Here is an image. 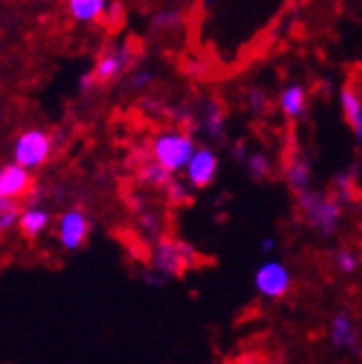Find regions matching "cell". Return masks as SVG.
Wrapping results in <instances>:
<instances>
[{"mask_svg":"<svg viewBox=\"0 0 362 364\" xmlns=\"http://www.w3.org/2000/svg\"><path fill=\"white\" fill-rule=\"evenodd\" d=\"M187 71H189L191 76H201L203 71H205V65L203 63H189L187 65Z\"/></svg>","mask_w":362,"mask_h":364,"instance_id":"4316f807","label":"cell"},{"mask_svg":"<svg viewBox=\"0 0 362 364\" xmlns=\"http://www.w3.org/2000/svg\"><path fill=\"white\" fill-rule=\"evenodd\" d=\"M196 147L198 144L191 134L169 129V132L158 134L151 140V158L158 165L165 167L169 173H180V171H185Z\"/></svg>","mask_w":362,"mask_h":364,"instance_id":"6da1fadb","label":"cell"},{"mask_svg":"<svg viewBox=\"0 0 362 364\" xmlns=\"http://www.w3.org/2000/svg\"><path fill=\"white\" fill-rule=\"evenodd\" d=\"M298 205L304 215L307 225L320 235H331L340 229L342 225V205L340 200L316 193L312 189H307L298 193Z\"/></svg>","mask_w":362,"mask_h":364,"instance_id":"7a4b0ae2","label":"cell"},{"mask_svg":"<svg viewBox=\"0 0 362 364\" xmlns=\"http://www.w3.org/2000/svg\"><path fill=\"white\" fill-rule=\"evenodd\" d=\"M154 80V74L151 71H136V74H132L129 78H127V87L134 89V91H144Z\"/></svg>","mask_w":362,"mask_h":364,"instance_id":"cb8c5ba5","label":"cell"},{"mask_svg":"<svg viewBox=\"0 0 362 364\" xmlns=\"http://www.w3.org/2000/svg\"><path fill=\"white\" fill-rule=\"evenodd\" d=\"M287 182L296 193H302V191L309 189V185H312L309 162H307L304 158H300V156H294L292 162H289V167H287Z\"/></svg>","mask_w":362,"mask_h":364,"instance_id":"9a60e30c","label":"cell"},{"mask_svg":"<svg viewBox=\"0 0 362 364\" xmlns=\"http://www.w3.org/2000/svg\"><path fill=\"white\" fill-rule=\"evenodd\" d=\"M245 165H247V171L251 173V178H256V180H265L271 176V160L256 151V154H249L247 160H245Z\"/></svg>","mask_w":362,"mask_h":364,"instance_id":"d6986e66","label":"cell"},{"mask_svg":"<svg viewBox=\"0 0 362 364\" xmlns=\"http://www.w3.org/2000/svg\"><path fill=\"white\" fill-rule=\"evenodd\" d=\"M334 262H336V269L340 271V273H356L358 271V267H360V260H358V256L353 251H349V249H340V251H336V256H334Z\"/></svg>","mask_w":362,"mask_h":364,"instance_id":"44dd1931","label":"cell"},{"mask_svg":"<svg viewBox=\"0 0 362 364\" xmlns=\"http://www.w3.org/2000/svg\"><path fill=\"white\" fill-rule=\"evenodd\" d=\"M107 0H69V14L78 23H96L107 14Z\"/></svg>","mask_w":362,"mask_h":364,"instance_id":"5bb4252c","label":"cell"},{"mask_svg":"<svg viewBox=\"0 0 362 364\" xmlns=\"http://www.w3.org/2000/svg\"><path fill=\"white\" fill-rule=\"evenodd\" d=\"M51 136L43 129H27L14 140L11 158L18 165H23L25 169L33 171L43 167L51 156Z\"/></svg>","mask_w":362,"mask_h":364,"instance_id":"3957f363","label":"cell"},{"mask_svg":"<svg viewBox=\"0 0 362 364\" xmlns=\"http://www.w3.org/2000/svg\"><path fill=\"white\" fill-rule=\"evenodd\" d=\"M31 185H33V180H31L29 169L18 165V162H9V165L0 167V196L18 200L27 196Z\"/></svg>","mask_w":362,"mask_h":364,"instance_id":"9c48e42d","label":"cell"},{"mask_svg":"<svg viewBox=\"0 0 362 364\" xmlns=\"http://www.w3.org/2000/svg\"><path fill=\"white\" fill-rule=\"evenodd\" d=\"M21 223V207L14 198L0 196V233H9Z\"/></svg>","mask_w":362,"mask_h":364,"instance_id":"ac0fdd59","label":"cell"},{"mask_svg":"<svg viewBox=\"0 0 362 364\" xmlns=\"http://www.w3.org/2000/svg\"><path fill=\"white\" fill-rule=\"evenodd\" d=\"M45 187L43 185H38V182H33L31 185V189L27 191V205H41L43 200H45Z\"/></svg>","mask_w":362,"mask_h":364,"instance_id":"d4e9b609","label":"cell"},{"mask_svg":"<svg viewBox=\"0 0 362 364\" xmlns=\"http://www.w3.org/2000/svg\"><path fill=\"white\" fill-rule=\"evenodd\" d=\"M193 256L191 253V247H185V245H176V242H160L156 249H154V267L162 273H167V276H174L180 269L187 267V260Z\"/></svg>","mask_w":362,"mask_h":364,"instance_id":"ba28073f","label":"cell"},{"mask_svg":"<svg viewBox=\"0 0 362 364\" xmlns=\"http://www.w3.org/2000/svg\"><path fill=\"white\" fill-rule=\"evenodd\" d=\"M180 21H183V14L176 11V9L158 11V14L151 18V29H154V31H169V29L178 27Z\"/></svg>","mask_w":362,"mask_h":364,"instance_id":"ffe728a7","label":"cell"},{"mask_svg":"<svg viewBox=\"0 0 362 364\" xmlns=\"http://www.w3.org/2000/svg\"><path fill=\"white\" fill-rule=\"evenodd\" d=\"M51 225V213L43 209L41 205H27V209L21 211V231L27 238H38L41 233H45Z\"/></svg>","mask_w":362,"mask_h":364,"instance_id":"8fae6325","label":"cell"},{"mask_svg":"<svg viewBox=\"0 0 362 364\" xmlns=\"http://www.w3.org/2000/svg\"><path fill=\"white\" fill-rule=\"evenodd\" d=\"M58 242L65 251H76L89 235V218L80 209H69L58 220Z\"/></svg>","mask_w":362,"mask_h":364,"instance_id":"8992f818","label":"cell"},{"mask_svg":"<svg viewBox=\"0 0 362 364\" xmlns=\"http://www.w3.org/2000/svg\"><path fill=\"white\" fill-rule=\"evenodd\" d=\"M132 56H134L132 45H120V47H114L110 51H105L102 56L98 58L96 69H94L96 80L100 85H105V82H112V80L120 78L122 71L129 67Z\"/></svg>","mask_w":362,"mask_h":364,"instance_id":"52a82bcc","label":"cell"},{"mask_svg":"<svg viewBox=\"0 0 362 364\" xmlns=\"http://www.w3.org/2000/svg\"><path fill=\"white\" fill-rule=\"evenodd\" d=\"M169 178H171V173L162 165H158L154 158H151V162L149 160L142 162V167L138 171V180L142 182V185H149V187H165L169 182Z\"/></svg>","mask_w":362,"mask_h":364,"instance_id":"e0dca14e","label":"cell"},{"mask_svg":"<svg viewBox=\"0 0 362 364\" xmlns=\"http://www.w3.org/2000/svg\"><path fill=\"white\" fill-rule=\"evenodd\" d=\"M340 107H342V114H345L347 124L351 127L356 140L362 147V100L351 87H345L340 91Z\"/></svg>","mask_w":362,"mask_h":364,"instance_id":"7c38bea8","label":"cell"},{"mask_svg":"<svg viewBox=\"0 0 362 364\" xmlns=\"http://www.w3.org/2000/svg\"><path fill=\"white\" fill-rule=\"evenodd\" d=\"M329 340L334 344V349L338 351H356L358 347V333L353 320L347 311H340L338 316L331 318L329 324Z\"/></svg>","mask_w":362,"mask_h":364,"instance_id":"30bf717a","label":"cell"},{"mask_svg":"<svg viewBox=\"0 0 362 364\" xmlns=\"http://www.w3.org/2000/svg\"><path fill=\"white\" fill-rule=\"evenodd\" d=\"M247 100H249V109L253 114H262L265 109L269 107V98H267V94L262 89H256L253 87L249 94H247Z\"/></svg>","mask_w":362,"mask_h":364,"instance_id":"603a6c76","label":"cell"},{"mask_svg":"<svg viewBox=\"0 0 362 364\" xmlns=\"http://www.w3.org/2000/svg\"><path fill=\"white\" fill-rule=\"evenodd\" d=\"M276 249V240L274 238H262V242H260V251L262 253H271Z\"/></svg>","mask_w":362,"mask_h":364,"instance_id":"83f0119b","label":"cell"},{"mask_svg":"<svg viewBox=\"0 0 362 364\" xmlns=\"http://www.w3.org/2000/svg\"><path fill=\"white\" fill-rule=\"evenodd\" d=\"M165 189H167V193H169L171 200H176V203H183V200L189 198V189L191 187H189L187 180H174V178H169Z\"/></svg>","mask_w":362,"mask_h":364,"instance_id":"7402d4cb","label":"cell"},{"mask_svg":"<svg viewBox=\"0 0 362 364\" xmlns=\"http://www.w3.org/2000/svg\"><path fill=\"white\" fill-rule=\"evenodd\" d=\"M278 107L280 112L287 118H300L304 116V109H307V91L302 85H289L282 89V94L278 98Z\"/></svg>","mask_w":362,"mask_h":364,"instance_id":"4fadbf2b","label":"cell"},{"mask_svg":"<svg viewBox=\"0 0 362 364\" xmlns=\"http://www.w3.org/2000/svg\"><path fill=\"white\" fill-rule=\"evenodd\" d=\"M203 132L209 140H223L225 136V114L218 102H207L203 109Z\"/></svg>","mask_w":362,"mask_h":364,"instance_id":"2e32d148","label":"cell"},{"mask_svg":"<svg viewBox=\"0 0 362 364\" xmlns=\"http://www.w3.org/2000/svg\"><path fill=\"white\" fill-rule=\"evenodd\" d=\"M220 160L211 147H196L193 156L185 167V178L191 189H205L218 176Z\"/></svg>","mask_w":362,"mask_h":364,"instance_id":"5b68a950","label":"cell"},{"mask_svg":"<svg viewBox=\"0 0 362 364\" xmlns=\"http://www.w3.org/2000/svg\"><path fill=\"white\" fill-rule=\"evenodd\" d=\"M96 85H100V82L96 80V74H94V71H92V74H82V76L78 78V91H80V94H89V91H94Z\"/></svg>","mask_w":362,"mask_h":364,"instance_id":"484cf974","label":"cell"},{"mask_svg":"<svg viewBox=\"0 0 362 364\" xmlns=\"http://www.w3.org/2000/svg\"><path fill=\"white\" fill-rule=\"evenodd\" d=\"M233 156H236V158H240V162H245V160H247L249 151H247V147H245V144H243V142L238 144V147H236V149H233Z\"/></svg>","mask_w":362,"mask_h":364,"instance_id":"f1b7e54d","label":"cell"},{"mask_svg":"<svg viewBox=\"0 0 362 364\" xmlns=\"http://www.w3.org/2000/svg\"><path fill=\"white\" fill-rule=\"evenodd\" d=\"M292 271L280 260H267L253 273V287L267 300H280L282 296H287L289 289H292Z\"/></svg>","mask_w":362,"mask_h":364,"instance_id":"277c9868","label":"cell"}]
</instances>
